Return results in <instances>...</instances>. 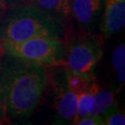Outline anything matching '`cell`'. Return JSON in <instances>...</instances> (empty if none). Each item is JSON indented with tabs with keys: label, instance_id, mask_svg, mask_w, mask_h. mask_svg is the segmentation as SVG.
<instances>
[{
	"label": "cell",
	"instance_id": "cell-12",
	"mask_svg": "<svg viewBox=\"0 0 125 125\" xmlns=\"http://www.w3.org/2000/svg\"><path fill=\"white\" fill-rule=\"evenodd\" d=\"M112 69L116 73V80L120 86H122L125 81V45L120 43L112 53Z\"/></svg>",
	"mask_w": 125,
	"mask_h": 125
},
{
	"label": "cell",
	"instance_id": "cell-15",
	"mask_svg": "<svg viewBox=\"0 0 125 125\" xmlns=\"http://www.w3.org/2000/svg\"><path fill=\"white\" fill-rule=\"evenodd\" d=\"M33 0H0V5L5 9L17 7V6H23V5H32Z\"/></svg>",
	"mask_w": 125,
	"mask_h": 125
},
{
	"label": "cell",
	"instance_id": "cell-13",
	"mask_svg": "<svg viewBox=\"0 0 125 125\" xmlns=\"http://www.w3.org/2000/svg\"><path fill=\"white\" fill-rule=\"evenodd\" d=\"M103 121L104 124L107 125H124L125 115L123 112L119 111L116 108L104 117Z\"/></svg>",
	"mask_w": 125,
	"mask_h": 125
},
{
	"label": "cell",
	"instance_id": "cell-10",
	"mask_svg": "<svg viewBox=\"0 0 125 125\" xmlns=\"http://www.w3.org/2000/svg\"><path fill=\"white\" fill-rule=\"evenodd\" d=\"M64 84L69 89L79 94L89 90L94 83L92 74H82L68 71L64 68Z\"/></svg>",
	"mask_w": 125,
	"mask_h": 125
},
{
	"label": "cell",
	"instance_id": "cell-6",
	"mask_svg": "<svg viewBox=\"0 0 125 125\" xmlns=\"http://www.w3.org/2000/svg\"><path fill=\"white\" fill-rule=\"evenodd\" d=\"M102 3L103 0H72V17L83 31H91L101 11Z\"/></svg>",
	"mask_w": 125,
	"mask_h": 125
},
{
	"label": "cell",
	"instance_id": "cell-5",
	"mask_svg": "<svg viewBox=\"0 0 125 125\" xmlns=\"http://www.w3.org/2000/svg\"><path fill=\"white\" fill-rule=\"evenodd\" d=\"M101 21V34L104 39L119 33L125 26V0H105Z\"/></svg>",
	"mask_w": 125,
	"mask_h": 125
},
{
	"label": "cell",
	"instance_id": "cell-3",
	"mask_svg": "<svg viewBox=\"0 0 125 125\" xmlns=\"http://www.w3.org/2000/svg\"><path fill=\"white\" fill-rule=\"evenodd\" d=\"M66 44L64 38L39 36L17 43H0V51L46 68L62 67L66 54Z\"/></svg>",
	"mask_w": 125,
	"mask_h": 125
},
{
	"label": "cell",
	"instance_id": "cell-2",
	"mask_svg": "<svg viewBox=\"0 0 125 125\" xmlns=\"http://www.w3.org/2000/svg\"><path fill=\"white\" fill-rule=\"evenodd\" d=\"M0 21V43H17L39 36L64 38L66 29L33 5L6 9Z\"/></svg>",
	"mask_w": 125,
	"mask_h": 125
},
{
	"label": "cell",
	"instance_id": "cell-1",
	"mask_svg": "<svg viewBox=\"0 0 125 125\" xmlns=\"http://www.w3.org/2000/svg\"><path fill=\"white\" fill-rule=\"evenodd\" d=\"M47 68L2 53L0 85L4 97L5 121L31 116L47 84Z\"/></svg>",
	"mask_w": 125,
	"mask_h": 125
},
{
	"label": "cell",
	"instance_id": "cell-11",
	"mask_svg": "<svg viewBox=\"0 0 125 125\" xmlns=\"http://www.w3.org/2000/svg\"><path fill=\"white\" fill-rule=\"evenodd\" d=\"M97 85L98 84L94 82L89 90L78 94V109L73 124H75L76 121L81 118L90 115L94 102V94Z\"/></svg>",
	"mask_w": 125,
	"mask_h": 125
},
{
	"label": "cell",
	"instance_id": "cell-14",
	"mask_svg": "<svg viewBox=\"0 0 125 125\" xmlns=\"http://www.w3.org/2000/svg\"><path fill=\"white\" fill-rule=\"evenodd\" d=\"M77 125H103L104 121L103 117L96 116V115H87L81 118L80 120L75 122Z\"/></svg>",
	"mask_w": 125,
	"mask_h": 125
},
{
	"label": "cell",
	"instance_id": "cell-8",
	"mask_svg": "<svg viewBox=\"0 0 125 125\" xmlns=\"http://www.w3.org/2000/svg\"><path fill=\"white\" fill-rule=\"evenodd\" d=\"M72 0H33L32 5L66 29L72 17Z\"/></svg>",
	"mask_w": 125,
	"mask_h": 125
},
{
	"label": "cell",
	"instance_id": "cell-16",
	"mask_svg": "<svg viewBox=\"0 0 125 125\" xmlns=\"http://www.w3.org/2000/svg\"><path fill=\"white\" fill-rule=\"evenodd\" d=\"M1 57H2V52L0 51V61H1ZM5 121V108H4V97H3V93H2V88L0 85V124Z\"/></svg>",
	"mask_w": 125,
	"mask_h": 125
},
{
	"label": "cell",
	"instance_id": "cell-7",
	"mask_svg": "<svg viewBox=\"0 0 125 125\" xmlns=\"http://www.w3.org/2000/svg\"><path fill=\"white\" fill-rule=\"evenodd\" d=\"M55 111L59 123L73 124L78 109V94L62 83L55 96Z\"/></svg>",
	"mask_w": 125,
	"mask_h": 125
},
{
	"label": "cell",
	"instance_id": "cell-4",
	"mask_svg": "<svg viewBox=\"0 0 125 125\" xmlns=\"http://www.w3.org/2000/svg\"><path fill=\"white\" fill-rule=\"evenodd\" d=\"M102 56L103 37L84 32L71 44H66L63 67L76 73L92 74Z\"/></svg>",
	"mask_w": 125,
	"mask_h": 125
},
{
	"label": "cell",
	"instance_id": "cell-9",
	"mask_svg": "<svg viewBox=\"0 0 125 125\" xmlns=\"http://www.w3.org/2000/svg\"><path fill=\"white\" fill-rule=\"evenodd\" d=\"M116 97L114 92L109 89H103L99 84L95 89L94 102L90 115L104 117L116 109Z\"/></svg>",
	"mask_w": 125,
	"mask_h": 125
}]
</instances>
